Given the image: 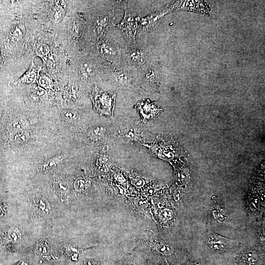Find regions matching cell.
I'll use <instances>...</instances> for the list:
<instances>
[{"instance_id":"obj_18","label":"cell","mask_w":265,"mask_h":265,"mask_svg":"<svg viewBox=\"0 0 265 265\" xmlns=\"http://www.w3.org/2000/svg\"><path fill=\"white\" fill-rule=\"evenodd\" d=\"M39 81L40 85L45 88L48 87L50 84V81L46 77H41Z\"/></svg>"},{"instance_id":"obj_3","label":"cell","mask_w":265,"mask_h":265,"mask_svg":"<svg viewBox=\"0 0 265 265\" xmlns=\"http://www.w3.org/2000/svg\"><path fill=\"white\" fill-rule=\"evenodd\" d=\"M134 107L139 112L141 121L145 123L156 118L161 110L149 100H143L135 105Z\"/></svg>"},{"instance_id":"obj_22","label":"cell","mask_w":265,"mask_h":265,"mask_svg":"<svg viewBox=\"0 0 265 265\" xmlns=\"http://www.w3.org/2000/svg\"><path fill=\"white\" fill-rule=\"evenodd\" d=\"M158 265H169V264H166V263H162L161 264H159Z\"/></svg>"},{"instance_id":"obj_16","label":"cell","mask_w":265,"mask_h":265,"mask_svg":"<svg viewBox=\"0 0 265 265\" xmlns=\"http://www.w3.org/2000/svg\"><path fill=\"white\" fill-rule=\"evenodd\" d=\"M49 52V47L45 44H42L37 47L36 50V53L37 55L43 57L46 55Z\"/></svg>"},{"instance_id":"obj_1","label":"cell","mask_w":265,"mask_h":265,"mask_svg":"<svg viewBox=\"0 0 265 265\" xmlns=\"http://www.w3.org/2000/svg\"><path fill=\"white\" fill-rule=\"evenodd\" d=\"M116 97V92H107L96 85L90 94L94 109L101 115L113 117Z\"/></svg>"},{"instance_id":"obj_12","label":"cell","mask_w":265,"mask_h":265,"mask_svg":"<svg viewBox=\"0 0 265 265\" xmlns=\"http://www.w3.org/2000/svg\"><path fill=\"white\" fill-rule=\"evenodd\" d=\"M62 159L61 155L52 158L46 161L42 165V168L44 170H48L53 166H56L57 163L60 162Z\"/></svg>"},{"instance_id":"obj_10","label":"cell","mask_w":265,"mask_h":265,"mask_svg":"<svg viewBox=\"0 0 265 265\" xmlns=\"http://www.w3.org/2000/svg\"><path fill=\"white\" fill-rule=\"evenodd\" d=\"M155 80L156 76L151 69H147L144 71L141 78V83L143 86L151 88L152 84L155 83Z\"/></svg>"},{"instance_id":"obj_20","label":"cell","mask_w":265,"mask_h":265,"mask_svg":"<svg viewBox=\"0 0 265 265\" xmlns=\"http://www.w3.org/2000/svg\"><path fill=\"white\" fill-rule=\"evenodd\" d=\"M84 265H102V264L94 260H88L85 262Z\"/></svg>"},{"instance_id":"obj_17","label":"cell","mask_w":265,"mask_h":265,"mask_svg":"<svg viewBox=\"0 0 265 265\" xmlns=\"http://www.w3.org/2000/svg\"><path fill=\"white\" fill-rule=\"evenodd\" d=\"M244 259L246 262L251 264L255 262L257 258L255 254L248 253L244 255Z\"/></svg>"},{"instance_id":"obj_19","label":"cell","mask_w":265,"mask_h":265,"mask_svg":"<svg viewBox=\"0 0 265 265\" xmlns=\"http://www.w3.org/2000/svg\"><path fill=\"white\" fill-rule=\"evenodd\" d=\"M63 13L64 12L61 8L56 9L54 12L53 17L56 21L60 20L62 17Z\"/></svg>"},{"instance_id":"obj_2","label":"cell","mask_w":265,"mask_h":265,"mask_svg":"<svg viewBox=\"0 0 265 265\" xmlns=\"http://www.w3.org/2000/svg\"><path fill=\"white\" fill-rule=\"evenodd\" d=\"M139 19V17L134 16L128 10H126L122 21L116 25L121 29L126 40L133 47L136 46V44L135 37Z\"/></svg>"},{"instance_id":"obj_21","label":"cell","mask_w":265,"mask_h":265,"mask_svg":"<svg viewBox=\"0 0 265 265\" xmlns=\"http://www.w3.org/2000/svg\"><path fill=\"white\" fill-rule=\"evenodd\" d=\"M4 213L3 205L0 202V216H2Z\"/></svg>"},{"instance_id":"obj_14","label":"cell","mask_w":265,"mask_h":265,"mask_svg":"<svg viewBox=\"0 0 265 265\" xmlns=\"http://www.w3.org/2000/svg\"><path fill=\"white\" fill-rule=\"evenodd\" d=\"M157 249L159 253L164 255H170L173 253V249L171 246L164 243L158 245Z\"/></svg>"},{"instance_id":"obj_7","label":"cell","mask_w":265,"mask_h":265,"mask_svg":"<svg viewBox=\"0 0 265 265\" xmlns=\"http://www.w3.org/2000/svg\"><path fill=\"white\" fill-rule=\"evenodd\" d=\"M33 61L26 73L17 81V84L20 83H31L36 80L41 67L36 66Z\"/></svg>"},{"instance_id":"obj_4","label":"cell","mask_w":265,"mask_h":265,"mask_svg":"<svg viewBox=\"0 0 265 265\" xmlns=\"http://www.w3.org/2000/svg\"><path fill=\"white\" fill-rule=\"evenodd\" d=\"M104 77L112 83L124 85L131 82V77L125 69L120 68H104Z\"/></svg>"},{"instance_id":"obj_13","label":"cell","mask_w":265,"mask_h":265,"mask_svg":"<svg viewBox=\"0 0 265 265\" xmlns=\"http://www.w3.org/2000/svg\"><path fill=\"white\" fill-rule=\"evenodd\" d=\"M61 116L64 121L67 122L72 121L78 117L76 112L71 110H64L62 111Z\"/></svg>"},{"instance_id":"obj_6","label":"cell","mask_w":265,"mask_h":265,"mask_svg":"<svg viewBox=\"0 0 265 265\" xmlns=\"http://www.w3.org/2000/svg\"><path fill=\"white\" fill-rule=\"evenodd\" d=\"M125 56L129 64L132 66L141 67L145 63L146 55L144 51L135 46L128 51Z\"/></svg>"},{"instance_id":"obj_5","label":"cell","mask_w":265,"mask_h":265,"mask_svg":"<svg viewBox=\"0 0 265 265\" xmlns=\"http://www.w3.org/2000/svg\"><path fill=\"white\" fill-rule=\"evenodd\" d=\"M98 48L101 56L106 60L113 62L117 56L116 48L105 38L101 39L98 44Z\"/></svg>"},{"instance_id":"obj_11","label":"cell","mask_w":265,"mask_h":265,"mask_svg":"<svg viewBox=\"0 0 265 265\" xmlns=\"http://www.w3.org/2000/svg\"><path fill=\"white\" fill-rule=\"evenodd\" d=\"M29 137V132L28 131H19L14 136V141L18 144H23L26 142Z\"/></svg>"},{"instance_id":"obj_8","label":"cell","mask_w":265,"mask_h":265,"mask_svg":"<svg viewBox=\"0 0 265 265\" xmlns=\"http://www.w3.org/2000/svg\"><path fill=\"white\" fill-rule=\"evenodd\" d=\"M232 240L215 234H212L208 238V243L212 248L217 250L226 249L231 244Z\"/></svg>"},{"instance_id":"obj_15","label":"cell","mask_w":265,"mask_h":265,"mask_svg":"<svg viewBox=\"0 0 265 265\" xmlns=\"http://www.w3.org/2000/svg\"><path fill=\"white\" fill-rule=\"evenodd\" d=\"M80 73L83 77L89 79L93 76V68L89 64L85 63L81 68Z\"/></svg>"},{"instance_id":"obj_9","label":"cell","mask_w":265,"mask_h":265,"mask_svg":"<svg viewBox=\"0 0 265 265\" xmlns=\"http://www.w3.org/2000/svg\"><path fill=\"white\" fill-rule=\"evenodd\" d=\"M112 16L110 15L98 17L95 21V26L97 35L101 37L105 33L112 22Z\"/></svg>"}]
</instances>
